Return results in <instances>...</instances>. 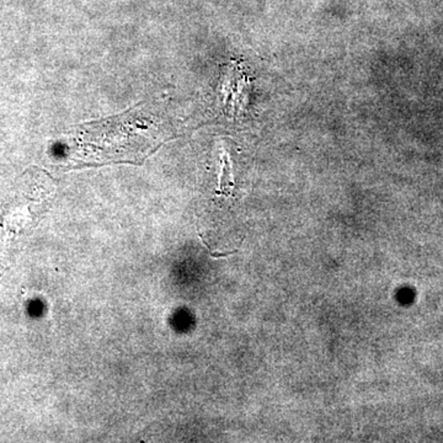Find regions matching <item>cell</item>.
Masks as SVG:
<instances>
[{"label": "cell", "instance_id": "cell-1", "mask_svg": "<svg viewBox=\"0 0 443 443\" xmlns=\"http://www.w3.org/2000/svg\"><path fill=\"white\" fill-rule=\"evenodd\" d=\"M222 163H223V169H222L223 176L220 177V190H224L227 189V185L233 184L231 171V163H229V155L226 151H224L223 155H222Z\"/></svg>", "mask_w": 443, "mask_h": 443}]
</instances>
